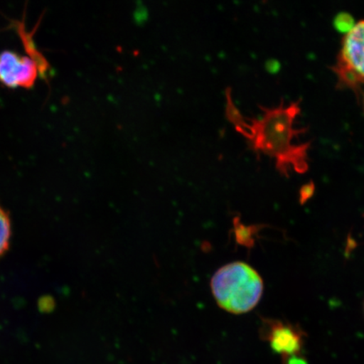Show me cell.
<instances>
[{"instance_id": "6da1fadb", "label": "cell", "mask_w": 364, "mask_h": 364, "mask_svg": "<svg viewBox=\"0 0 364 364\" xmlns=\"http://www.w3.org/2000/svg\"><path fill=\"white\" fill-rule=\"evenodd\" d=\"M298 107L264 109L262 117L245 120L232 99L230 90L226 91V117L236 131L248 141L250 148L277 159V168L287 173L291 165L296 169L290 156L292 121Z\"/></svg>"}, {"instance_id": "7a4b0ae2", "label": "cell", "mask_w": 364, "mask_h": 364, "mask_svg": "<svg viewBox=\"0 0 364 364\" xmlns=\"http://www.w3.org/2000/svg\"><path fill=\"white\" fill-rule=\"evenodd\" d=\"M211 289L218 306L240 315L257 306L263 294V281L254 268L237 262L227 264L215 272Z\"/></svg>"}, {"instance_id": "3957f363", "label": "cell", "mask_w": 364, "mask_h": 364, "mask_svg": "<svg viewBox=\"0 0 364 364\" xmlns=\"http://www.w3.org/2000/svg\"><path fill=\"white\" fill-rule=\"evenodd\" d=\"M335 70L341 83L348 87L364 84V21L346 34Z\"/></svg>"}, {"instance_id": "277c9868", "label": "cell", "mask_w": 364, "mask_h": 364, "mask_svg": "<svg viewBox=\"0 0 364 364\" xmlns=\"http://www.w3.org/2000/svg\"><path fill=\"white\" fill-rule=\"evenodd\" d=\"M262 332L263 339L269 343L273 351L281 355L284 363L290 358L302 356L306 335L297 326L267 320L264 322Z\"/></svg>"}, {"instance_id": "5b68a950", "label": "cell", "mask_w": 364, "mask_h": 364, "mask_svg": "<svg viewBox=\"0 0 364 364\" xmlns=\"http://www.w3.org/2000/svg\"><path fill=\"white\" fill-rule=\"evenodd\" d=\"M42 73L38 63L15 52L0 53V82L10 88H31Z\"/></svg>"}, {"instance_id": "8992f818", "label": "cell", "mask_w": 364, "mask_h": 364, "mask_svg": "<svg viewBox=\"0 0 364 364\" xmlns=\"http://www.w3.org/2000/svg\"><path fill=\"white\" fill-rule=\"evenodd\" d=\"M11 238V222L6 213L0 207V256L6 252Z\"/></svg>"}, {"instance_id": "52a82bcc", "label": "cell", "mask_w": 364, "mask_h": 364, "mask_svg": "<svg viewBox=\"0 0 364 364\" xmlns=\"http://www.w3.org/2000/svg\"><path fill=\"white\" fill-rule=\"evenodd\" d=\"M314 193V186L313 185H308L304 186L303 190L301 191V194H300V202L304 203L307 201V200L311 197Z\"/></svg>"}, {"instance_id": "ba28073f", "label": "cell", "mask_w": 364, "mask_h": 364, "mask_svg": "<svg viewBox=\"0 0 364 364\" xmlns=\"http://www.w3.org/2000/svg\"><path fill=\"white\" fill-rule=\"evenodd\" d=\"M284 364H307L306 359H304L302 356H296L293 358H290L288 360L284 363Z\"/></svg>"}]
</instances>
